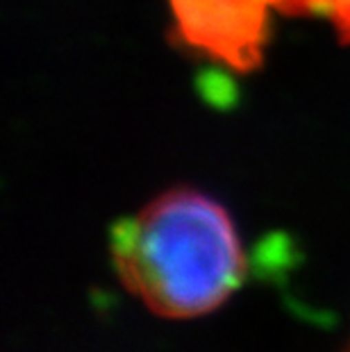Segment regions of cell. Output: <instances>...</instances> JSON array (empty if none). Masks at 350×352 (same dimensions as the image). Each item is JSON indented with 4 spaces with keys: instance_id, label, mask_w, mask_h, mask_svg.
I'll list each match as a JSON object with an SVG mask.
<instances>
[{
    "instance_id": "1",
    "label": "cell",
    "mask_w": 350,
    "mask_h": 352,
    "mask_svg": "<svg viewBox=\"0 0 350 352\" xmlns=\"http://www.w3.org/2000/svg\"><path fill=\"white\" fill-rule=\"evenodd\" d=\"M123 287L162 318H196L239 287L245 259L228 209L177 186L125 216L109 232Z\"/></svg>"
},
{
    "instance_id": "2",
    "label": "cell",
    "mask_w": 350,
    "mask_h": 352,
    "mask_svg": "<svg viewBox=\"0 0 350 352\" xmlns=\"http://www.w3.org/2000/svg\"><path fill=\"white\" fill-rule=\"evenodd\" d=\"M184 46L248 73L262 64L269 43V0H168Z\"/></svg>"
},
{
    "instance_id": "3",
    "label": "cell",
    "mask_w": 350,
    "mask_h": 352,
    "mask_svg": "<svg viewBox=\"0 0 350 352\" xmlns=\"http://www.w3.org/2000/svg\"><path fill=\"white\" fill-rule=\"evenodd\" d=\"M271 10L303 16H318L330 21L341 43H350V0H269Z\"/></svg>"
},
{
    "instance_id": "4",
    "label": "cell",
    "mask_w": 350,
    "mask_h": 352,
    "mask_svg": "<svg viewBox=\"0 0 350 352\" xmlns=\"http://www.w3.org/2000/svg\"><path fill=\"white\" fill-rule=\"evenodd\" d=\"M346 352H350V346H348V350H346Z\"/></svg>"
}]
</instances>
